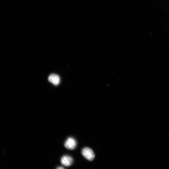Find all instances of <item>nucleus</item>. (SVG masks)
<instances>
[{
  "label": "nucleus",
  "mask_w": 169,
  "mask_h": 169,
  "mask_svg": "<svg viewBox=\"0 0 169 169\" xmlns=\"http://www.w3.org/2000/svg\"><path fill=\"white\" fill-rule=\"evenodd\" d=\"M61 162L64 166L69 167L72 164L73 162V160L71 157L68 156H65L62 158Z\"/></svg>",
  "instance_id": "3"
},
{
  "label": "nucleus",
  "mask_w": 169,
  "mask_h": 169,
  "mask_svg": "<svg viewBox=\"0 0 169 169\" xmlns=\"http://www.w3.org/2000/svg\"><path fill=\"white\" fill-rule=\"evenodd\" d=\"M77 143L76 140L73 138H68L64 144L65 147L67 149L73 150L76 147Z\"/></svg>",
  "instance_id": "2"
},
{
  "label": "nucleus",
  "mask_w": 169,
  "mask_h": 169,
  "mask_svg": "<svg viewBox=\"0 0 169 169\" xmlns=\"http://www.w3.org/2000/svg\"><path fill=\"white\" fill-rule=\"evenodd\" d=\"M48 80L54 85L57 86L60 83V79L58 75L55 74H52L49 76Z\"/></svg>",
  "instance_id": "4"
},
{
  "label": "nucleus",
  "mask_w": 169,
  "mask_h": 169,
  "mask_svg": "<svg viewBox=\"0 0 169 169\" xmlns=\"http://www.w3.org/2000/svg\"><path fill=\"white\" fill-rule=\"evenodd\" d=\"M56 168L58 169H64V168L63 167L60 166V167H58Z\"/></svg>",
  "instance_id": "5"
},
{
  "label": "nucleus",
  "mask_w": 169,
  "mask_h": 169,
  "mask_svg": "<svg viewBox=\"0 0 169 169\" xmlns=\"http://www.w3.org/2000/svg\"><path fill=\"white\" fill-rule=\"evenodd\" d=\"M82 153L85 158L90 161L93 160L95 157L92 150L88 148H84L82 151Z\"/></svg>",
  "instance_id": "1"
}]
</instances>
